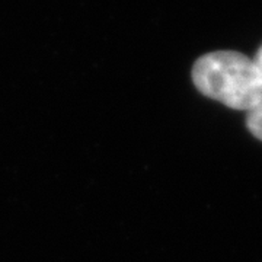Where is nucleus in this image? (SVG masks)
<instances>
[{
  "label": "nucleus",
  "instance_id": "nucleus-1",
  "mask_svg": "<svg viewBox=\"0 0 262 262\" xmlns=\"http://www.w3.org/2000/svg\"><path fill=\"white\" fill-rule=\"evenodd\" d=\"M195 88L229 108L251 111L262 101V77L253 58L237 51H213L192 67Z\"/></svg>",
  "mask_w": 262,
  "mask_h": 262
},
{
  "label": "nucleus",
  "instance_id": "nucleus-2",
  "mask_svg": "<svg viewBox=\"0 0 262 262\" xmlns=\"http://www.w3.org/2000/svg\"><path fill=\"white\" fill-rule=\"evenodd\" d=\"M246 125H248V130L251 131L256 139L262 141V101L256 106H253L251 111H248Z\"/></svg>",
  "mask_w": 262,
  "mask_h": 262
},
{
  "label": "nucleus",
  "instance_id": "nucleus-3",
  "mask_svg": "<svg viewBox=\"0 0 262 262\" xmlns=\"http://www.w3.org/2000/svg\"><path fill=\"white\" fill-rule=\"evenodd\" d=\"M253 61H255V64L258 67V70H259V75L262 77V46L259 47V50L256 51V54L253 57Z\"/></svg>",
  "mask_w": 262,
  "mask_h": 262
}]
</instances>
